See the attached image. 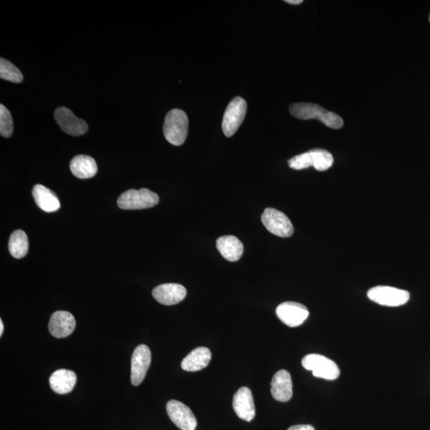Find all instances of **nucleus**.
I'll return each instance as SVG.
<instances>
[{"label":"nucleus","mask_w":430,"mask_h":430,"mask_svg":"<svg viewBox=\"0 0 430 430\" xmlns=\"http://www.w3.org/2000/svg\"><path fill=\"white\" fill-rule=\"evenodd\" d=\"M292 116L300 120H319L326 126L339 129L343 127L344 121L338 114L324 110V108L312 103L293 104L289 108Z\"/></svg>","instance_id":"1"},{"label":"nucleus","mask_w":430,"mask_h":430,"mask_svg":"<svg viewBox=\"0 0 430 430\" xmlns=\"http://www.w3.org/2000/svg\"><path fill=\"white\" fill-rule=\"evenodd\" d=\"M188 117L183 110H170L165 117L164 134L166 139L175 146L182 145L188 137Z\"/></svg>","instance_id":"2"},{"label":"nucleus","mask_w":430,"mask_h":430,"mask_svg":"<svg viewBox=\"0 0 430 430\" xmlns=\"http://www.w3.org/2000/svg\"><path fill=\"white\" fill-rule=\"evenodd\" d=\"M159 201L158 195L147 188L131 189L119 197L117 205L122 210H142L157 206Z\"/></svg>","instance_id":"3"},{"label":"nucleus","mask_w":430,"mask_h":430,"mask_svg":"<svg viewBox=\"0 0 430 430\" xmlns=\"http://www.w3.org/2000/svg\"><path fill=\"white\" fill-rule=\"evenodd\" d=\"M302 366L304 369L313 371L315 377L326 380H335L340 375L339 367L334 361L318 354L304 356Z\"/></svg>","instance_id":"4"},{"label":"nucleus","mask_w":430,"mask_h":430,"mask_svg":"<svg viewBox=\"0 0 430 430\" xmlns=\"http://www.w3.org/2000/svg\"><path fill=\"white\" fill-rule=\"evenodd\" d=\"M247 111V104L243 98L237 97L228 105L222 120V131L225 136L231 137L244 121Z\"/></svg>","instance_id":"5"},{"label":"nucleus","mask_w":430,"mask_h":430,"mask_svg":"<svg viewBox=\"0 0 430 430\" xmlns=\"http://www.w3.org/2000/svg\"><path fill=\"white\" fill-rule=\"evenodd\" d=\"M369 299L377 304L388 307H398L407 304L410 300V293L397 288L376 286L367 293Z\"/></svg>","instance_id":"6"},{"label":"nucleus","mask_w":430,"mask_h":430,"mask_svg":"<svg viewBox=\"0 0 430 430\" xmlns=\"http://www.w3.org/2000/svg\"><path fill=\"white\" fill-rule=\"evenodd\" d=\"M262 222L266 229L274 235L289 237L293 235L292 222L282 211L266 208L262 215Z\"/></svg>","instance_id":"7"},{"label":"nucleus","mask_w":430,"mask_h":430,"mask_svg":"<svg viewBox=\"0 0 430 430\" xmlns=\"http://www.w3.org/2000/svg\"><path fill=\"white\" fill-rule=\"evenodd\" d=\"M276 314L282 323L289 327L296 328L308 319L309 312L304 305L289 302L278 305Z\"/></svg>","instance_id":"8"},{"label":"nucleus","mask_w":430,"mask_h":430,"mask_svg":"<svg viewBox=\"0 0 430 430\" xmlns=\"http://www.w3.org/2000/svg\"><path fill=\"white\" fill-rule=\"evenodd\" d=\"M167 413L170 420L182 430H195L197 420L193 411L185 404L176 400L167 403Z\"/></svg>","instance_id":"9"},{"label":"nucleus","mask_w":430,"mask_h":430,"mask_svg":"<svg viewBox=\"0 0 430 430\" xmlns=\"http://www.w3.org/2000/svg\"><path fill=\"white\" fill-rule=\"evenodd\" d=\"M151 351L146 345H139L135 349L132 357L131 382L139 386L144 381L151 365Z\"/></svg>","instance_id":"10"},{"label":"nucleus","mask_w":430,"mask_h":430,"mask_svg":"<svg viewBox=\"0 0 430 430\" xmlns=\"http://www.w3.org/2000/svg\"><path fill=\"white\" fill-rule=\"evenodd\" d=\"M55 118L59 127L71 136H81L88 131V124L81 119L77 117L72 112L66 107L57 108Z\"/></svg>","instance_id":"11"},{"label":"nucleus","mask_w":430,"mask_h":430,"mask_svg":"<svg viewBox=\"0 0 430 430\" xmlns=\"http://www.w3.org/2000/svg\"><path fill=\"white\" fill-rule=\"evenodd\" d=\"M233 407L238 418L251 422L255 417V402L250 388L243 387L238 390L233 398Z\"/></svg>","instance_id":"12"},{"label":"nucleus","mask_w":430,"mask_h":430,"mask_svg":"<svg viewBox=\"0 0 430 430\" xmlns=\"http://www.w3.org/2000/svg\"><path fill=\"white\" fill-rule=\"evenodd\" d=\"M76 327V321L69 312L58 311L51 315L49 331L55 338H66L70 335Z\"/></svg>","instance_id":"13"},{"label":"nucleus","mask_w":430,"mask_h":430,"mask_svg":"<svg viewBox=\"0 0 430 430\" xmlns=\"http://www.w3.org/2000/svg\"><path fill=\"white\" fill-rule=\"evenodd\" d=\"M153 296L160 304L174 305L183 302L186 296V290L179 284H164L153 289Z\"/></svg>","instance_id":"14"},{"label":"nucleus","mask_w":430,"mask_h":430,"mask_svg":"<svg viewBox=\"0 0 430 430\" xmlns=\"http://www.w3.org/2000/svg\"><path fill=\"white\" fill-rule=\"evenodd\" d=\"M271 393L274 400L286 402L293 397V382L291 375L286 370L276 373L271 382Z\"/></svg>","instance_id":"15"},{"label":"nucleus","mask_w":430,"mask_h":430,"mask_svg":"<svg viewBox=\"0 0 430 430\" xmlns=\"http://www.w3.org/2000/svg\"><path fill=\"white\" fill-rule=\"evenodd\" d=\"M77 382V375L74 371L60 369L56 371L50 378V386L52 391L59 395H66L74 389Z\"/></svg>","instance_id":"16"},{"label":"nucleus","mask_w":430,"mask_h":430,"mask_svg":"<svg viewBox=\"0 0 430 430\" xmlns=\"http://www.w3.org/2000/svg\"><path fill=\"white\" fill-rule=\"evenodd\" d=\"M217 250L222 256L229 262H237L242 256L244 246L237 237L232 235L219 238L216 242Z\"/></svg>","instance_id":"17"},{"label":"nucleus","mask_w":430,"mask_h":430,"mask_svg":"<svg viewBox=\"0 0 430 430\" xmlns=\"http://www.w3.org/2000/svg\"><path fill=\"white\" fill-rule=\"evenodd\" d=\"M211 360L210 349L200 346L190 352L185 357L181 364V367L186 371H199L206 369Z\"/></svg>","instance_id":"18"},{"label":"nucleus","mask_w":430,"mask_h":430,"mask_svg":"<svg viewBox=\"0 0 430 430\" xmlns=\"http://www.w3.org/2000/svg\"><path fill=\"white\" fill-rule=\"evenodd\" d=\"M32 193L35 203L40 209L48 213L59 210L60 201L49 188L41 184L35 185Z\"/></svg>","instance_id":"19"},{"label":"nucleus","mask_w":430,"mask_h":430,"mask_svg":"<svg viewBox=\"0 0 430 430\" xmlns=\"http://www.w3.org/2000/svg\"><path fill=\"white\" fill-rule=\"evenodd\" d=\"M70 167L72 175L82 179L92 178L97 173L95 159L89 155H77L71 160Z\"/></svg>","instance_id":"20"},{"label":"nucleus","mask_w":430,"mask_h":430,"mask_svg":"<svg viewBox=\"0 0 430 430\" xmlns=\"http://www.w3.org/2000/svg\"><path fill=\"white\" fill-rule=\"evenodd\" d=\"M9 251L14 258L20 259L27 255L29 248L28 235L23 231L13 233L9 240Z\"/></svg>","instance_id":"21"},{"label":"nucleus","mask_w":430,"mask_h":430,"mask_svg":"<svg viewBox=\"0 0 430 430\" xmlns=\"http://www.w3.org/2000/svg\"><path fill=\"white\" fill-rule=\"evenodd\" d=\"M309 153L312 157L313 168L319 172L327 170L333 164V157L327 150L313 149L310 150Z\"/></svg>","instance_id":"22"},{"label":"nucleus","mask_w":430,"mask_h":430,"mask_svg":"<svg viewBox=\"0 0 430 430\" xmlns=\"http://www.w3.org/2000/svg\"><path fill=\"white\" fill-rule=\"evenodd\" d=\"M0 77L14 83H20L23 80V74L17 67L3 58L0 59Z\"/></svg>","instance_id":"23"},{"label":"nucleus","mask_w":430,"mask_h":430,"mask_svg":"<svg viewBox=\"0 0 430 430\" xmlns=\"http://www.w3.org/2000/svg\"><path fill=\"white\" fill-rule=\"evenodd\" d=\"M13 133V120L12 114L3 105L0 106V134L8 138Z\"/></svg>","instance_id":"24"},{"label":"nucleus","mask_w":430,"mask_h":430,"mask_svg":"<svg viewBox=\"0 0 430 430\" xmlns=\"http://www.w3.org/2000/svg\"><path fill=\"white\" fill-rule=\"evenodd\" d=\"M289 167L294 170H303L313 167L312 157L309 152L304 153L289 160Z\"/></svg>","instance_id":"25"},{"label":"nucleus","mask_w":430,"mask_h":430,"mask_svg":"<svg viewBox=\"0 0 430 430\" xmlns=\"http://www.w3.org/2000/svg\"><path fill=\"white\" fill-rule=\"evenodd\" d=\"M288 430H315V429L310 424H297V426L289 427Z\"/></svg>","instance_id":"26"},{"label":"nucleus","mask_w":430,"mask_h":430,"mask_svg":"<svg viewBox=\"0 0 430 430\" xmlns=\"http://www.w3.org/2000/svg\"><path fill=\"white\" fill-rule=\"evenodd\" d=\"M286 2L293 5H297L303 3L302 0H286Z\"/></svg>","instance_id":"27"},{"label":"nucleus","mask_w":430,"mask_h":430,"mask_svg":"<svg viewBox=\"0 0 430 430\" xmlns=\"http://www.w3.org/2000/svg\"><path fill=\"white\" fill-rule=\"evenodd\" d=\"M3 329H4L3 323V321L1 320H0V335H3Z\"/></svg>","instance_id":"28"},{"label":"nucleus","mask_w":430,"mask_h":430,"mask_svg":"<svg viewBox=\"0 0 430 430\" xmlns=\"http://www.w3.org/2000/svg\"><path fill=\"white\" fill-rule=\"evenodd\" d=\"M429 22H430V15H429Z\"/></svg>","instance_id":"29"}]
</instances>
